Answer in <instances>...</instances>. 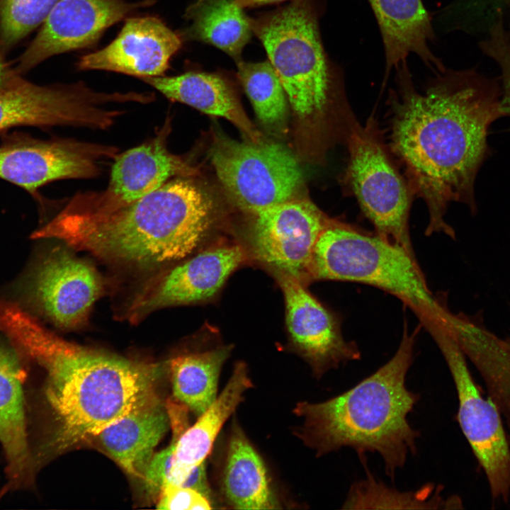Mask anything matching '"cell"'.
I'll use <instances>...</instances> for the list:
<instances>
[{"label":"cell","instance_id":"1","mask_svg":"<svg viewBox=\"0 0 510 510\" xmlns=\"http://www.w3.org/2000/svg\"><path fill=\"white\" fill-rule=\"evenodd\" d=\"M395 69L396 88L389 97L390 151L413 195L427 207L426 234L454 238L445 220L448 206L458 202L476 210L475 183L488 154V130L504 115L502 93L475 70L446 68L419 91L407 61Z\"/></svg>","mask_w":510,"mask_h":510},{"label":"cell","instance_id":"2","mask_svg":"<svg viewBox=\"0 0 510 510\" xmlns=\"http://www.w3.org/2000/svg\"><path fill=\"white\" fill-rule=\"evenodd\" d=\"M0 330L45 370V396L57 424L47 448L55 453L96 437L156 395L158 364L66 341L17 305L1 299Z\"/></svg>","mask_w":510,"mask_h":510},{"label":"cell","instance_id":"3","mask_svg":"<svg viewBox=\"0 0 510 510\" xmlns=\"http://www.w3.org/2000/svg\"><path fill=\"white\" fill-rule=\"evenodd\" d=\"M212 214L208 195L182 176L110 212L62 210L31 237L57 239L108 262L144 268L192 253L210 230Z\"/></svg>","mask_w":510,"mask_h":510},{"label":"cell","instance_id":"4","mask_svg":"<svg viewBox=\"0 0 510 510\" xmlns=\"http://www.w3.org/2000/svg\"><path fill=\"white\" fill-rule=\"evenodd\" d=\"M415 342L416 333L404 329L394 356L373 373L327 400L297 403L293 412L302 424L295 436L317 457L342 448L353 449L360 459L377 453L393 480L408 455L416 453L420 436L408 420L419 395L406 385Z\"/></svg>","mask_w":510,"mask_h":510},{"label":"cell","instance_id":"5","mask_svg":"<svg viewBox=\"0 0 510 510\" xmlns=\"http://www.w3.org/2000/svg\"><path fill=\"white\" fill-rule=\"evenodd\" d=\"M321 11L316 0H293L251 18L253 33L265 48L293 112L317 130L325 126L333 105L348 106L340 69L322 41Z\"/></svg>","mask_w":510,"mask_h":510},{"label":"cell","instance_id":"6","mask_svg":"<svg viewBox=\"0 0 510 510\" xmlns=\"http://www.w3.org/2000/svg\"><path fill=\"white\" fill-rule=\"evenodd\" d=\"M310 276L375 287L401 300L424 327L453 329L456 314L429 290L416 258L377 234L334 222L314 245Z\"/></svg>","mask_w":510,"mask_h":510},{"label":"cell","instance_id":"7","mask_svg":"<svg viewBox=\"0 0 510 510\" xmlns=\"http://www.w3.org/2000/svg\"><path fill=\"white\" fill-rule=\"evenodd\" d=\"M348 162L344 179L376 234L415 254L409 229L413 193L387 153L375 120L355 118L345 137Z\"/></svg>","mask_w":510,"mask_h":510},{"label":"cell","instance_id":"8","mask_svg":"<svg viewBox=\"0 0 510 510\" xmlns=\"http://www.w3.org/2000/svg\"><path fill=\"white\" fill-rule=\"evenodd\" d=\"M210 156L227 195L240 209L253 214L292 199L302 183L298 161L280 143L241 142L216 135Z\"/></svg>","mask_w":510,"mask_h":510},{"label":"cell","instance_id":"9","mask_svg":"<svg viewBox=\"0 0 510 510\" xmlns=\"http://www.w3.org/2000/svg\"><path fill=\"white\" fill-rule=\"evenodd\" d=\"M131 92L95 91L84 84L41 86L17 74L0 89V131L16 126H84L106 129L120 115L103 107L130 102Z\"/></svg>","mask_w":510,"mask_h":510},{"label":"cell","instance_id":"10","mask_svg":"<svg viewBox=\"0 0 510 510\" xmlns=\"http://www.w3.org/2000/svg\"><path fill=\"white\" fill-rule=\"evenodd\" d=\"M429 332L453 377L461 430L487 475L493 497L506 499L510 494V449L498 407L481 395L452 333L441 327Z\"/></svg>","mask_w":510,"mask_h":510},{"label":"cell","instance_id":"11","mask_svg":"<svg viewBox=\"0 0 510 510\" xmlns=\"http://www.w3.org/2000/svg\"><path fill=\"white\" fill-rule=\"evenodd\" d=\"M254 215L250 236L254 256L299 280L309 276L314 245L334 221L307 199H290Z\"/></svg>","mask_w":510,"mask_h":510},{"label":"cell","instance_id":"12","mask_svg":"<svg viewBox=\"0 0 510 510\" xmlns=\"http://www.w3.org/2000/svg\"><path fill=\"white\" fill-rule=\"evenodd\" d=\"M116 152L74 140L16 137L0 146V178L33 193L56 180L97 176L101 161Z\"/></svg>","mask_w":510,"mask_h":510},{"label":"cell","instance_id":"13","mask_svg":"<svg viewBox=\"0 0 510 510\" xmlns=\"http://www.w3.org/2000/svg\"><path fill=\"white\" fill-rule=\"evenodd\" d=\"M166 132L164 126L154 139L118 155L106 188L77 194L67 208L75 212H110L157 191L174 176L196 174V169L168 150Z\"/></svg>","mask_w":510,"mask_h":510},{"label":"cell","instance_id":"14","mask_svg":"<svg viewBox=\"0 0 510 510\" xmlns=\"http://www.w3.org/2000/svg\"><path fill=\"white\" fill-rule=\"evenodd\" d=\"M152 0H60L20 56L16 72H27L49 57L94 45L104 31Z\"/></svg>","mask_w":510,"mask_h":510},{"label":"cell","instance_id":"15","mask_svg":"<svg viewBox=\"0 0 510 510\" xmlns=\"http://www.w3.org/2000/svg\"><path fill=\"white\" fill-rule=\"evenodd\" d=\"M285 305V320L290 344L310 366L317 380L342 363L358 360L361 353L342 334L336 314L324 306L300 283L278 273Z\"/></svg>","mask_w":510,"mask_h":510},{"label":"cell","instance_id":"16","mask_svg":"<svg viewBox=\"0 0 510 510\" xmlns=\"http://www.w3.org/2000/svg\"><path fill=\"white\" fill-rule=\"evenodd\" d=\"M244 259L243 251L237 245L201 251L149 283L132 300L126 317L136 322L161 308L210 300Z\"/></svg>","mask_w":510,"mask_h":510},{"label":"cell","instance_id":"17","mask_svg":"<svg viewBox=\"0 0 510 510\" xmlns=\"http://www.w3.org/2000/svg\"><path fill=\"white\" fill-rule=\"evenodd\" d=\"M33 293L40 308L57 326L83 325L102 291L101 280L89 264L63 249H56L38 266Z\"/></svg>","mask_w":510,"mask_h":510},{"label":"cell","instance_id":"18","mask_svg":"<svg viewBox=\"0 0 510 510\" xmlns=\"http://www.w3.org/2000/svg\"><path fill=\"white\" fill-rule=\"evenodd\" d=\"M181 45V35L159 18H128L110 44L82 56L76 65L80 70L111 71L142 79L160 76Z\"/></svg>","mask_w":510,"mask_h":510},{"label":"cell","instance_id":"19","mask_svg":"<svg viewBox=\"0 0 510 510\" xmlns=\"http://www.w3.org/2000/svg\"><path fill=\"white\" fill-rule=\"evenodd\" d=\"M381 34L385 76L392 69L416 55L434 72L443 70L441 60L429 45L436 40L431 13L422 0H368Z\"/></svg>","mask_w":510,"mask_h":510},{"label":"cell","instance_id":"20","mask_svg":"<svg viewBox=\"0 0 510 510\" xmlns=\"http://www.w3.org/2000/svg\"><path fill=\"white\" fill-rule=\"evenodd\" d=\"M254 386L247 365L237 362L221 393L178 438L169 484L181 485L194 468L205 462L221 429Z\"/></svg>","mask_w":510,"mask_h":510},{"label":"cell","instance_id":"21","mask_svg":"<svg viewBox=\"0 0 510 510\" xmlns=\"http://www.w3.org/2000/svg\"><path fill=\"white\" fill-rule=\"evenodd\" d=\"M169 417L157 395L102 430L103 449L129 475L142 478L153 451L166 432Z\"/></svg>","mask_w":510,"mask_h":510},{"label":"cell","instance_id":"22","mask_svg":"<svg viewBox=\"0 0 510 510\" xmlns=\"http://www.w3.org/2000/svg\"><path fill=\"white\" fill-rule=\"evenodd\" d=\"M142 79L171 101L185 103L205 114L228 120L249 141H263L261 133L243 110L233 86L221 74L188 72L174 76H160Z\"/></svg>","mask_w":510,"mask_h":510},{"label":"cell","instance_id":"23","mask_svg":"<svg viewBox=\"0 0 510 510\" xmlns=\"http://www.w3.org/2000/svg\"><path fill=\"white\" fill-rule=\"evenodd\" d=\"M221 489L232 509H281L264 460L237 421L228 440Z\"/></svg>","mask_w":510,"mask_h":510},{"label":"cell","instance_id":"24","mask_svg":"<svg viewBox=\"0 0 510 510\" xmlns=\"http://www.w3.org/2000/svg\"><path fill=\"white\" fill-rule=\"evenodd\" d=\"M23 371L17 356L0 344V443L12 480L28 471L30 458L26 429Z\"/></svg>","mask_w":510,"mask_h":510},{"label":"cell","instance_id":"25","mask_svg":"<svg viewBox=\"0 0 510 510\" xmlns=\"http://www.w3.org/2000/svg\"><path fill=\"white\" fill-rule=\"evenodd\" d=\"M481 373L492 400L510 424V339H502L477 319L460 314L454 336Z\"/></svg>","mask_w":510,"mask_h":510},{"label":"cell","instance_id":"26","mask_svg":"<svg viewBox=\"0 0 510 510\" xmlns=\"http://www.w3.org/2000/svg\"><path fill=\"white\" fill-rule=\"evenodd\" d=\"M191 22L184 38L212 45L231 57L236 63L253 35L251 18L234 0H197L186 10Z\"/></svg>","mask_w":510,"mask_h":510},{"label":"cell","instance_id":"27","mask_svg":"<svg viewBox=\"0 0 510 510\" xmlns=\"http://www.w3.org/2000/svg\"><path fill=\"white\" fill-rule=\"evenodd\" d=\"M220 345L172 358L169 370L174 397L199 416L217 396L222 368L232 351Z\"/></svg>","mask_w":510,"mask_h":510},{"label":"cell","instance_id":"28","mask_svg":"<svg viewBox=\"0 0 510 510\" xmlns=\"http://www.w3.org/2000/svg\"><path fill=\"white\" fill-rule=\"evenodd\" d=\"M366 474L351 485L342 509H441L454 504L442 497L441 486L428 483L414 491L400 492L377 480L368 470Z\"/></svg>","mask_w":510,"mask_h":510},{"label":"cell","instance_id":"29","mask_svg":"<svg viewBox=\"0 0 510 510\" xmlns=\"http://www.w3.org/2000/svg\"><path fill=\"white\" fill-rule=\"evenodd\" d=\"M238 78L259 121L268 128L283 131L287 116V96L268 60L237 63Z\"/></svg>","mask_w":510,"mask_h":510},{"label":"cell","instance_id":"30","mask_svg":"<svg viewBox=\"0 0 510 510\" xmlns=\"http://www.w3.org/2000/svg\"><path fill=\"white\" fill-rule=\"evenodd\" d=\"M60 0H0V47L11 48L41 26Z\"/></svg>","mask_w":510,"mask_h":510},{"label":"cell","instance_id":"31","mask_svg":"<svg viewBox=\"0 0 510 510\" xmlns=\"http://www.w3.org/2000/svg\"><path fill=\"white\" fill-rule=\"evenodd\" d=\"M480 47L500 68L503 84L502 107L504 115H510V21L507 26L503 17L494 21L487 38L480 42Z\"/></svg>","mask_w":510,"mask_h":510},{"label":"cell","instance_id":"32","mask_svg":"<svg viewBox=\"0 0 510 510\" xmlns=\"http://www.w3.org/2000/svg\"><path fill=\"white\" fill-rule=\"evenodd\" d=\"M173 438L165 449L153 455L142 477L146 492L153 499L159 498L163 489L169 484L176 444L182 433L188 427L185 421H171Z\"/></svg>","mask_w":510,"mask_h":510},{"label":"cell","instance_id":"33","mask_svg":"<svg viewBox=\"0 0 510 510\" xmlns=\"http://www.w3.org/2000/svg\"><path fill=\"white\" fill-rule=\"evenodd\" d=\"M157 504L158 509L209 510L212 502L198 492L179 485L168 484L162 491Z\"/></svg>","mask_w":510,"mask_h":510},{"label":"cell","instance_id":"34","mask_svg":"<svg viewBox=\"0 0 510 510\" xmlns=\"http://www.w3.org/2000/svg\"><path fill=\"white\" fill-rule=\"evenodd\" d=\"M179 486L193 489L212 502V493L208 482L205 462L194 468Z\"/></svg>","mask_w":510,"mask_h":510},{"label":"cell","instance_id":"35","mask_svg":"<svg viewBox=\"0 0 510 510\" xmlns=\"http://www.w3.org/2000/svg\"><path fill=\"white\" fill-rule=\"evenodd\" d=\"M467 8L473 13L477 14L484 11H492L493 17L500 11L503 4L509 5L510 0H464Z\"/></svg>","mask_w":510,"mask_h":510},{"label":"cell","instance_id":"36","mask_svg":"<svg viewBox=\"0 0 510 510\" xmlns=\"http://www.w3.org/2000/svg\"><path fill=\"white\" fill-rule=\"evenodd\" d=\"M18 73L11 69L6 63L0 47V89L8 84Z\"/></svg>","mask_w":510,"mask_h":510},{"label":"cell","instance_id":"37","mask_svg":"<svg viewBox=\"0 0 510 510\" xmlns=\"http://www.w3.org/2000/svg\"><path fill=\"white\" fill-rule=\"evenodd\" d=\"M286 0H234V2L241 8H253L266 4H276Z\"/></svg>","mask_w":510,"mask_h":510}]
</instances>
